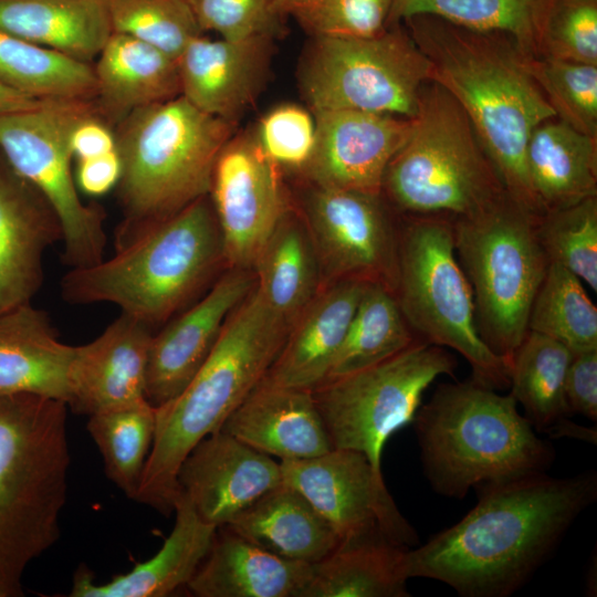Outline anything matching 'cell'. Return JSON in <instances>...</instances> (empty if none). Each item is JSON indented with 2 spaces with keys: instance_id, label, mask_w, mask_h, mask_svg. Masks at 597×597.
<instances>
[{
  "instance_id": "cell-35",
  "label": "cell",
  "mask_w": 597,
  "mask_h": 597,
  "mask_svg": "<svg viewBox=\"0 0 597 597\" xmlns=\"http://www.w3.org/2000/svg\"><path fill=\"white\" fill-rule=\"evenodd\" d=\"M0 84L41 101H94L93 64L0 31Z\"/></svg>"
},
{
  "instance_id": "cell-17",
  "label": "cell",
  "mask_w": 597,
  "mask_h": 597,
  "mask_svg": "<svg viewBox=\"0 0 597 597\" xmlns=\"http://www.w3.org/2000/svg\"><path fill=\"white\" fill-rule=\"evenodd\" d=\"M312 113L316 142L303 172L313 185L381 195L386 168L412 118L353 109Z\"/></svg>"
},
{
  "instance_id": "cell-29",
  "label": "cell",
  "mask_w": 597,
  "mask_h": 597,
  "mask_svg": "<svg viewBox=\"0 0 597 597\" xmlns=\"http://www.w3.org/2000/svg\"><path fill=\"white\" fill-rule=\"evenodd\" d=\"M525 167L542 214L597 196V137L553 117L532 132Z\"/></svg>"
},
{
  "instance_id": "cell-28",
  "label": "cell",
  "mask_w": 597,
  "mask_h": 597,
  "mask_svg": "<svg viewBox=\"0 0 597 597\" xmlns=\"http://www.w3.org/2000/svg\"><path fill=\"white\" fill-rule=\"evenodd\" d=\"M188 583L198 597H302L313 564L282 558L228 527Z\"/></svg>"
},
{
  "instance_id": "cell-42",
  "label": "cell",
  "mask_w": 597,
  "mask_h": 597,
  "mask_svg": "<svg viewBox=\"0 0 597 597\" xmlns=\"http://www.w3.org/2000/svg\"><path fill=\"white\" fill-rule=\"evenodd\" d=\"M528 69L556 118L597 137V65L533 56Z\"/></svg>"
},
{
  "instance_id": "cell-41",
  "label": "cell",
  "mask_w": 597,
  "mask_h": 597,
  "mask_svg": "<svg viewBox=\"0 0 597 597\" xmlns=\"http://www.w3.org/2000/svg\"><path fill=\"white\" fill-rule=\"evenodd\" d=\"M113 32L130 35L178 60L203 34L191 0H108Z\"/></svg>"
},
{
  "instance_id": "cell-19",
  "label": "cell",
  "mask_w": 597,
  "mask_h": 597,
  "mask_svg": "<svg viewBox=\"0 0 597 597\" xmlns=\"http://www.w3.org/2000/svg\"><path fill=\"white\" fill-rule=\"evenodd\" d=\"M253 287L245 270L232 269L154 333L146 373L150 405L158 407L181 392L212 352L232 311Z\"/></svg>"
},
{
  "instance_id": "cell-44",
  "label": "cell",
  "mask_w": 597,
  "mask_h": 597,
  "mask_svg": "<svg viewBox=\"0 0 597 597\" xmlns=\"http://www.w3.org/2000/svg\"><path fill=\"white\" fill-rule=\"evenodd\" d=\"M394 0H305L292 14L312 36H371L389 27Z\"/></svg>"
},
{
  "instance_id": "cell-20",
  "label": "cell",
  "mask_w": 597,
  "mask_h": 597,
  "mask_svg": "<svg viewBox=\"0 0 597 597\" xmlns=\"http://www.w3.org/2000/svg\"><path fill=\"white\" fill-rule=\"evenodd\" d=\"M62 240L51 203L0 150V314L31 303L43 284L44 253Z\"/></svg>"
},
{
  "instance_id": "cell-36",
  "label": "cell",
  "mask_w": 597,
  "mask_h": 597,
  "mask_svg": "<svg viewBox=\"0 0 597 597\" xmlns=\"http://www.w3.org/2000/svg\"><path fill=\"white\" fill-rule=\"evenodd\" d=\"M418 339L394 292L381 283L366 282L326 380L383 362Z\"/></svg>"
},
{
  "instance_id": "cell-26",
  "label": "cell",
  "mask_w": 597,
  "mask_h": 597,
  "mask_svg": "<svg viewBox=\"0 0 597 597\" xmlns=\"http://www.w3.org/2000/svg\"><path fill=\"white\" fill-rule=\"evenodd\" d=\"M174 512L175 525L153 557L105 584H96L92 572L81 566L69 596L165 597L187 586L207 557L218 527L202 521L180 492Z\"/></svg>"
},
{
  "instance_id": "cell-16",
  "label": "cell",
  "mask_w": 597,
  "mask_h": 597,
  "mask_svg": "<svg viewBox=\"0 0 597 597\" xmlns=\"http://www.w3.org/2000/svg\"><path fill=\"white\" fill-rule=\"evenodd\" d=\"M209 198L219 226L223 260L232 269L253 268L289 212L279 167L254 133L233 135L220 151Z\"/></svg>"
},
{
  "instance_id": "cell-37",
  "label": "cell",
  "mask_w": 597,
  "mask_h": 597,
  "mask_svg": "<svg viewBox=\"0 0 597 597\" xmlns=\"http://www.w3.org/2000/svg\"><path fill=\"white\" fill-rule=\"evenodd\" d=\"M553 0H394L389 25L433 14L458 25L510 34L530 57L538 55L542 27Z\"/></svg>"
},
{
  "instance_id": "cell-8",
  "label": "cell",
  "mask_w": 597,
  "mask_h": 597,
  "mask_svg": "<svg viewBox=\"0 0 597 597\" xmlns=\"http://www.w3.org/2000/svg\"><path fill=\"white\" fill-rule=\"evenodd\" d=\"M408 217L473 214L506 191L462 107L427 82L412 128L389 161L381 186Z\"/></svg>"
},
{
  "instance_id": "cell-51",
  "label": "cell",
  "mask_w": 597,
  "mask_h": 597,
  "mask_svg": "<svg viewBox=\"0 0 597 597\" xmlns=\"http://www.w3.org/2000/svg\"><path fill=\"white\" fill-rule=\"evenodd\" d=\"M305 0H277L286 14H292Z\"/></svg>"
},
{
  "instance_id": "cell-49",
  "label": "cell",
  "mask_w": 597,
  "mask_h": 597,
  "mask_svg": "<svg viewBox=\"0 0 597 597\" xmlns=\"http://www.w3.org/2000/svg\"><path fill=\"white\" fill-rule=\"evenodd\" d=\"M74 159L100 156L116 149L115 129L97 112L83 117L71 136Z\"/></svg>"
},
{
  "instance_id": "cell-21",
  "label": "cell",
  "mask_w": 597,
  "mask_h": 597,
  "mask_svg": "<svg viewBox=\"0 0 597 597\" xmlns=\"http://www.w3.org/2000/svg\"><path fill=\"white\" fill-rule=\"evenodd\" d=\"M273 39L197 36L177 60L180 95L198 109L235 123L268 82Z\"/></svg>"
},
{
  "instance_id": "cell-7",
  "label": "cell",
  "mask_w": 597,
  "mask_h": 597,
  "mask_svg": "<svg viewBox=\"0 0 597 597\" xmlns=\"http://www.w3.org/2000/svg\"><path fill=\"white\" fill-rule=\"evenodd\" d=\"M412 423L422 469L438 494L463 499L471 488L546 472L554 448L501 395L474 379L439 384Z\"/></svg>"
},
{
  "instance_id": "cell-11",
  "label": "cell",
  "mask_w": 597,
  "mask_h": 597,
  "mask_svg": "<svg viewBox=\"0 0 597 597\" xmlns=\"http://www.w3.org/2000/svg\"><path fill=\"white\" fill-rule=\"evenodd\" d=\"M431 66L400 23L371 36H313L298 67L311 112L353 109L412 118Z\"/></svg>"
},
{
  "instance_id": "cell-3",
  "label": "cell",
  "mask_w": 597,
  "mask_h": 597,
  "mask_svg": "<svg viewBox=\"0 0 597 597\" xmlns=\"http://www.w3.org/2000/svg\"><path fill=\"white\" fill-rule=\"evenodd\" d=\"M289 329L254 285L232 311L216 346L188 385L155 407L154 441L135 501L165 515L174 512L181 463L203 438L221 429L264 378Z\"/></svg>"
},
{
  "instance_id": "cell-30",
  "label": "cell",
  "mask_w": 597,
  "mask_h": 597,
  "mask_svg": "<svg viewBox=\"0 0 597 597\" xmlns=\"http://www.w3.org/2000/svg\"><path fill=\"white\" fill-rule=\"evenodd\" d=\"M572 355L562 343L527 331L510 362V394L536 432L595 443L596 429L569 420L565 377Z\"/></svg>"
},
{
  "instance_id": "cell-46",
  "label": "cell",
  "mask_w": 597,
  "mask_h": 597,
  "mask_svg": "<svg viewBox=\"0 0 597 597\" xmlns=\"http://www.w3.org/2000/svg\"><path fill=\"white\" fill-rule=\"evenodd\" d=\"M202 32L226 40L274 38L286 13L277 0H191Z\"/></svg>"
},
{
  "instance_id": "cell-34",
  "label": "cell",
  "mask_w": 597,
  "mask_h": 597,
  "mask_svg": "<svg viewBox=\"0 0 597 597\" xmlns=\"http://www.w3.org/2000/svg\"><path fill=\"white\" fill-rule=\"evenodd\" d=\"M253 268L262 300L291 327L318 293L321 266L307 228L287 212Z\"/></svg>"
},
{
  "instance_id": "cell-18",
  "label": "cell",
  "mask_w": 597,
  "mask_h": 597,
  "mask_svg": "<svg viewBox=\"0 0 597 597\" xmlns=\"http://www.w3.org/2000/svg\"><path fill=\"white\" fill-rule=\"evenodd\" d=\"M177 481L198 516L218 528L283 483L280 461L222 430L190 451Z\"/></svg>"
},
{
  "instance_id": "cell-40",
  "label": "cell",
  "mask_w": 597,
  "mask_h": 597,
  "mask_svg": "<svg viewBox=\"0 0 597 597\" xmlns=\"http://www.w3.org/2000/svg\"><path fill=\"white\" fill-rule=\"evenodd\" d=\"M535 233L548 263L597 291V196L538 216Z\"/></svg>"
},
{
  "instance_id": "cell-13",
  "label": "cell",
  "mask_w": 597,
  "mask_h": 597,
  "mask_svg": "<svg viewBox=\"0 0 597 597\" xmlns=\"http://www.w3.org/2000/svg\"><path fill=\"white\" fill-rule=\"evenodd\" d=\"M455 367L443 347L418 339L383 362L324 381L312 392L333 449L358 451L381 473L387 440L413 421L427 388Z\"/></svg>"
},
{
  "instance_id": "cell-6",
  "label": "cell",
  "mask_w": 597,
  "mask_h": 597,
  "mask_svg": "<svg viewBox=\"0 0 597 597\" xmlns=\"http://www.w3.org/2000/svg\"><path fill=\"white\" fill-rule=\"evenodd\" d=\"M114 129L122 166L115 187L123 216L114 232L117 250L209 195L217 158L235 123L179 95L135 111Z\"/></svg>"
},
{
  "instance_id": "cell-1",
  "label": "cell",
  "mask_w": 597,
  "mask_h": 597,
  "mask_svg": "<svg viewBox=\"0 0 597 597\" xmlns=\"http://www.w3.org/2000/svg\"><path fill=\"white\" fill-rule=\"evenodd\" d=\"M478 502L452 526L406 552L408 578L439 580L463 597H506L542 566L597 499V474L546 472L476 485Z\"/></svg>"
},
{
  "instance_id": "cell-38",
  "label": "cell",
  "mask_w": 597,
  "mask_h": 597,
  "mask_svg": "<svg viewBox=\"0 0 597 597\" xmlns=\"http://www.w3.org/2000/svg\"><path fill=\"white\" fill-rule=\"evenodd\" d=\"M527 331L548 336L572 353L597 348V308L584 283L549 263L530 310Z\"/></svg>"
},
{
  "instance_id": "cell-22",
  "label": "cell",
  "mask_w": 597,
  "mask_h": 597,
  "mask_svg": "<svg viewBox=\"0 0 597 597\" xmlns=\"http://www.w3.org/2000/svg\"><path fill=\"white\" fill-rule=\"evenodd\" d=\"M154 329L121 313L92 342L75 346L69 408L93 416L146 399V373Z\"/></svg>"
},
{
  "instance_id": "cell-4",
  "label": "cell",
  "mask_w": 597,
  "mask_h": 597,
  "mask_svg": "<svg viewBox=\"0 0 597 597\" xmlns=\"http://www.w3.org/2000/svg\"><path fill=\"white\" fill-rule=\"evenodd\" d=\"M222 261L208 195L154 224L112 258L70 269L60 283L61 296L76 305L114 304L154 329L186 310Z\"/></svg>"
},
{
  "instance_id": "cell-10",
  "label": "cell",
  "mask_w": 597,
  "mask_h": 597,
  "mask_svg": "<svg viewBox=\"0 0 597 597\" xmlns=\"http://www.w3.org/2000/svg\"><path fill=\"white\" fill-rule=\"evenodd\" d=\"M394 295L417 337L459 353L478 383L494 390L510 386V363L480 336L472 289L455 254L450 218L408 217L400 227Z\"/></svg>"
},
{
  "instance_id": "cell-12",
  "label": "cell",
  "mask_w": 597,
  "mask_h": 597,
  "mask_svg": "<svg viewBox=\"0 0 597 597\" xmlns=\"http://www.w3.org/2000/svg\"><path fill=\"white\" fill-rule=\"evenodd\" d=\"M94 112L93 101L59 100L0 113V150L59 216L63 228L61 260L70 269L95 265L105 259L106 213L101 205L82 201L72 168V132Z\"/></svg>"
},
{
  "instance_id": "cell-33",
  "label": "cell",
  "mask_w": 597,
  "mask_h": 597,
  "mask_svg": "<svg viewBox=\"0 0 597 597\" xmlns=\"http://www.w3.org/2000/svg\"><path fill=\"white\" fill-rule=\"evenodd\" d=\"M383 534L342 541L313 564L302 597H407V549Z\"/></svg>"
},
{
  "instance_id": "cell-15",
  "label": "cell",
  "mask_w": 597,
  "mask_h": 597,
  "mask_svg": "<svg viewBox=\"0 0 597 597\" xmlns=\"http://www.w3.org/2000/svg\"><path fill=\"white\" fill-rule=\"evenodd\" d=\"M305 218L327 276L378 282L394 292L399 229L394 227L381 195L314 185L305 200Z\"/></svg>"
},
{
  "instance_id": "cell-43",
  "label": "cell",
  "mask_w": 597,
  "mask_h": 597,
  "mask_svg": "<svg viewBox=\"0 0 597 597\" xmlns=\"http://www.w3.org/2000/svg\"><path fill=\"white\" fill-rule=\"evenodd\" d=\"M537 56L597 65V0H553Z\"/></svg>"
},
{
  "instance_id": "cell-39",
  "label": "cell",
  "mask_w": 597,
  "mask_h": 597,
  "mask_svg": "<svg viewBox=\"0 0 597 597\" xmlns=\"http://www.w3.org/2000/svg\"><path fill=\"white\" fill-rule=\"evenodd\" d=\"M155 426V407L147 399L88 417L87 430L103 457L106 475L129 499L137 493Z\"/></svg>"
},
{
  "instance_id": "cell-27",
  "label": "cell",
  "mask_w": 597,
  "mask_h": 597,
  "mask_svg": "<svg viewBox=\"0 0 597 597\" xmlns=\"http://www.w3.org/2000/svg\"><path fill=\"white\" fill-rule=\"evenodd\" d=\"M93 71L94 105L113 128L137 109L180 95L178 61L127 34L112 33Z\"/></svg>"
},
{
  "instance_id": "cell-48",
  "label": "cell",
  "mask_w": 597,
  "mask_h": 597,
  "mask_svg": "<svg viewBox=\"0 0 597 597\" xmlns=\"http://www.w3.org/2000/svg\"><path fill=\"white\" fill-rule=\"evenodd\" d=\"M121 169L117 149L100 156L76 159L74 176L77 189L92 197L105 195L115 189Z\"/></svg>"
},
{
  "instance_id": "cell-23",
  "label": "cell",
  "mask_w": 597,
  "mask_h": 597,
  "mask_svg": "<svg viewBox=\"0 0 597 597\" xmlns=\"http://www.w3.org/2000/svg\"><path fill=\"white\" fill-rule=\"evenodd\" d=\"M220 430L280 461L333 449L313 392L276 385L265 376Z\"/></svg>"
},
{
  "instance_id": "cell-32",
  "label": "cell",
  "mask_w": 597,
  "mask_h": 597,
  "mask_svg": "<svg viewBox=\"0 0 597 597\" xmlns=\"http://www.w3.org/2000/svg\"><path fill=\"white\" fill-rule=\"evenodd\" d=\"M224 527L282 558L308 564L324 559L342 542L313 505L285 483L264 494Z\"/></svg>"
},
{
  "instance_id": "cell-9",
  "label": "cell",
  "mask_w": 597,
  "mask_h": 597,
  "mask_svg": "<svg viewBox=\"0 0 597 597\" xmlns=\"http://www.w3.org/2000/svg\"><path fill=\"white\" fill-rule=\"evenodd\" d=\"M537 217L505 192L473 214L451 219L480 336L509 363L527 332L530 310L549 265L536 238Z\"/></svg>"
},
{
  "instance_id": "cell-24",
  "label": "cell",
  "mask_w": 597,
  "mask_h": 597,
  "mask_svg": "<svg viewBox=\"0 0 597 597\" xmlns=\"http://www.w3.org/2000/svg\"><path fill=\"white\" fill-rule=\"evenodd\" d=\"M366 281H336L317 295L291 325L268 370L272 383L313 391L328 377Z\"/></svg>"
},
{
  "instance_id": "cell-14",
  "label": "cell",
  "mask_w": 597,
  "mask_h": 597,
  "mask_svg": "<svg viewBox=\"0 0 597 597\" xmlns=\"http://www.w3.org/2000/svg\"><path fill=\"white\" fill-rule=\"evenodd\" d=\"M283 483L298 491L342 541L383 534L405 547L418 544L383 479L360 452L347 449L280 461Z\"/></svg>"
},
{
  "instance_id": "cell-5",
  "label": "cell",
  "mask_w": 597,
  "mask_h": 597,
  "mask_svg": "<svg viewBox=\"0 0 597 597\" xmlns=\"http://www.w3.org/2000/svg\"><path fill=\"white\" fill-rule=\"evenodd\" d=\"M67 408L31 394L0 395V597L22 596L25 568L60 537Z\"/></svg>"
},
{
  "instance_id": "cell-47",
  "label": "cell",
  "mask_w": 597,
  "mask_h": 597,
  "mask_svg": "<svg viewBox=\"0 0 597 597\" xmlns=\"http://www.w3.org/2000/svg\"><path fill=\"white\" fill-rule=\"evenodd\" d=\"M569 411L597 420V348L573 353L565 377Z\"/></svg>"
},
{
  "instance_id": "cell-31",
  "label": "cell",
  "mask_w": 597,
  "mask_h": 597,
  "mask_svg": "<svg viewBox=\"0 0 597 597\" xmlns=\"http://www.w3.org/2000/svg\"><path fill=\"white\" fill-rule=\"evenodd\" d=\"M0 31L93 64L113 28L108 0H0Z\"/></svg>"
},
{
  "instance_id": "cell-45",
  "label": "cell",
  "mask_w": 597,
  "mask_h": 597,
  "mask_svg": "<svg viewBox=\"0 0 597 597\" xmlns=\"http://www.w3.org/2000/svg\"><path fill=\"white\" fill-rule=\"evenodd\" d=\"M253 133L264 154L279 168L304 171L316 142L312 112L294 104L280 105L261 118Z\"/></svg>"
},
{
  "instance_id": "cell-2",
  "label": "cell",
  "mask_w": 597,
  "mask_h": 597,
  "mask_svg": "<svg viewBox=\"0 0 597 597\" xmlns=\"http://www.w3.org/2000/svg\"><path fill=\"white\" fill-rule=\"evenodd\" d=\"M404 22L430 63L431 81L469 117L505 191L541 216L525 149L534 128L556 116L530 72V56L504 32L474 30L425 13Z\"/></svg>"
},
{
  "instance_id": "cell-25",
  "label": "cell",
  "mask_w": 597,
  "mask_h": 597,
  "mask_svg": "<svg viewBox=\"0 0 597 597\" xmlns=\"http://www.w3.org/2000/svg\"><path fill=\"white\" fill-rule=\"evenodd\" d=\"M74 354L49 314L31 303L0 314V395L31 394L69 407Z\"/></svg>"
},
{
  "instance_id": "cell-50",
  "label": "cell",
  "mask_w": 597,
  "mask_h": 597,
  "mask_svg": "<svg viewBox=\"0 0 597 597\" xmlns=\"http://www.w3.org/2000/svg\"><path fill=\"white\" fill-rule=\"evenodd\" d=\"M45 101L36 100L0 84V113L38 107Z\"/></svg>"
}]
</instances>
